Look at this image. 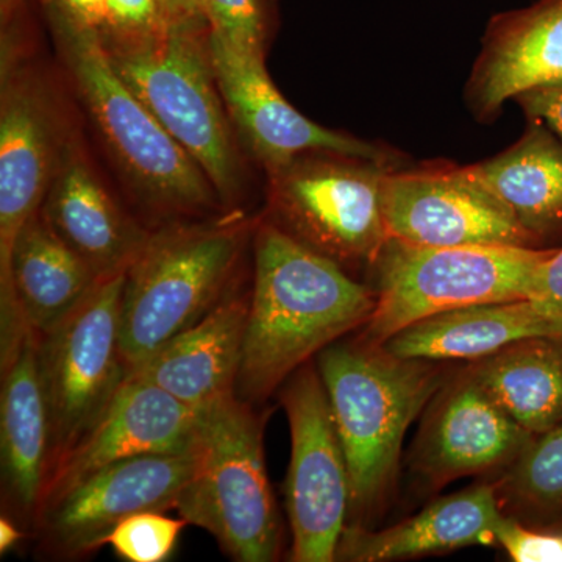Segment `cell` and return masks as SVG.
<instances>
[{
    "label": "cell",
    "mask_w": 562,
    "mask_h": 562,
    "mask_svg": "<svg viewBox=\"0 0 562 562\" xmlns=\"http://www.w3.org/2000/svg\"><path fill=\"white\" fill-rule=\"evenodd\" d=\"M41 213L101 279L127 272L151 233L111 198L80 144L69 135L63 140Z\"/></svg>",
    "instance_id": "18"
},
{
    "label": "cell",
    "mask_w": 562,
    "mask_h": 562,
    "mask_svg": "<svg viewBox=\"0 0 562 562\" xmlns=\"http://www.w3.org/2000/svg\"><path fill=\"white\" fill-rule=\"evenodd\" d=\"M101 280L41 210L33 214L14 243L9 273L0 280V362L9 360L31 328L44 333L69 316Z\"/></svg>",
    "instance_id": "17"
},
{
    "label": "cell",
    "mask_w": 562,
    "mask_h": 562,
    "mask_svg": "<svg viewBox=\"0 0 562 562\" xmlns=\"http://www.w3.org/2000/svg\"><path fill=\"white\" fill-rule=\"evenodd\" d=\"M210 55L228 117L266 171L310 151L394 165V155L384 147L328 131L295 110L269 77L265 55L236 49L211 32Z\"/></svg>",
    "instance_id": "13"
},
{
    "label": "cell",
    "mask_w": 562,
    "mask_h": 562,
    "mask_svg": "<svg viewBox=\"0 0 562 562\" xmlns=\"http://www.w3.org/2000/svg\"><path fill=\"white\" fill-rule=\"evenodd\" d=\"M194 468L195 443L188 452L144 454L92 473L38 513L33 530L41 557L80 560L133 514L176 509Z\"/></svg>",
    "instance_id": "11"
},
{
    "label": "cell",
    "mask_w": 562,
    "mask_h": 562,
    "mask_svg": "<svg viewBox=\"0 0 562 562\" xmlns=\"http://www.w3.org/2000/svg\"><path fill=\"white\" fill-rule=\"evenodd\" d=\"M251 243L254 283L236 395L257 405L322 350L364 327L375 292L265 217Z\"/></svg>",
    "instance_id": "1"
},
{
    "label": "cell",
    "mask_w": 562,
    "mask_h": 562,
    "mask_svg": "<svg viewBox=\"0 0 562 562\" xmlns=\"http://www.w3.org/2000/svg\"><path fill=\"white\" fill-rule=\"evenodd\" d=\"M250 290L241 284L190 330L132 369L177 401L202 412L236 394L241 369Z\"/></svg>",
    "instance_id": "21"
},
{
    "label": "cell",
    "mask_w": 562,
    "mask_h": 562,
    "mask_svg": "<svg viewBox=\"0 0 562 562\" xmlns=\"http://www.w3.org/2000/svg\"><path fill=\"white\" fill-rule=\"evenodd\" d=\"M550 335H562V327L531 299H522L480 303L425 317L395 333L383 347L413 360L473 362L520 339Z\"/></svg>",
    "instance_id": "23"
},
{
    "label": "cell",
    "mask_w": 562,
    "mask_h": 562,
    "mask_svg": "<svg viewBox=\"0 0 562 562\" xmlns=\"http://www.w3.org/2000/svg\"><path fill=\"white\" fill-rule=\"evenodd\" d=\"M531 301L562 327V247L543 265Z\"/></svg>",
    "instance_id": "32"
},
{
    "label": "cell",
    "mask_w": 562,
    "mask_h": 562,
    "mask_svg": "<svg viewBox=\"0 0 562 562\" xmlns=\"http://www.w3.org/2000/svg\"><path fill=\"white\" fill-rule=\"evenodd\" d=\"M316 366L349 468L351 525H364L386 501L405 432L442 390L446 371L361 338L331 344Z\"/></svg>",
    "instance_id": "2"
},
{
    "label": "cell",
    "mask_w": 562,
    "mask_h": 562,
    "mask_svg": "<svg viewBox=\"0 0 562 562\" xmlns=\"http://www.w3.org/2000/svg\"><path fill=\"white\" fill-rule=\"evenodd\" d=\"M183 517L172 519L162 512H143L122 520L103 539L121 560L162 562L169 560L183 528Z\"/></svg>",
    "instance_id": "27"
},
{
    "label": "cell",
    "mask_w": 562,
    "mask_h": 562,
    "mask_svg": "<svg viewBox=\"0 0 562 562\" xmlns=\"http://www.w3.org/2000/svg\"><path fill=\"white\" fill-rule=\"evenodd\" d=\"M46 7L77 94L140 199L171 216L216 210L222 202L209 177L122 79L101 32Z\"/></svg>",
    "instance_id": "3"
},
{
    "label": "cell",
    "mask_w": 562,
    "mask_h": 562,
    "mask_svg": "<svg viewBox=\"0 0 562 562\" xmlns=\"http://www.w3.org/2000/svg\"><path fill=\"white\" fill-rule=\"evenodd\" d=\"M22 0H0V14H2V27L5 29L13 20L14 13L20 10Z\"/></svg>",
    "instance_id": "36"
},
{
    "label": "cell",
    "mask_w": 562,
    "mask_h": 562,
    "mask_svg": "<svg viewBox=\"0 0 562 562\" xmlns=\"http://www.w3.org/2000/svg\"><path fill=\"white\" fill-rule=\"evenodd\" d=\"M528 120L542 122L562 139V81L531 88L514 99Z\"/></svg>",
    "instance_id": "31"
},
{
    "label": "cell",
    "mask_w": 562,
    "mask_h": 562,
    "mask_svg": "<svg viewBox=\"0 0 562 562\" xmlns=\"http://www.w3.org/2000/svg\"><path fill=\"white\" fill-rule=\"evenodd\" d=\"M44 2L95 31L102 32L105 27L106 0H44Z\"/></svg>",
    "instance_id": "33"
},
{
    "label": "cell",
    "mask_w": 562,
    "mask_h": 562,
    "mask_svg": "<svg viewBox=\"0 0 562 562\" xmlns=\"http://www.w3.org/2000/svg\"><path fill=\"white\" fill-rule=\"evenodd\" d=\"M557 249L417 246L390 238L373 262L375 308L360 338L383 346L414 322L480 305L522 301Z\"/></svg>",
    "instance_id": "7"
},
{
    "label": "cell",
    "mask_w": 562,
    "mask_h": 562,
    "mask_svg": "<svg viewBox=\"0 0 562 562\" xmlns=\"http://www.w3.org/2000/svg\"><path fill=\"white\" fill-rule=\"evenodd\" d=\"M24 538V530L7 514L0 517V554H7Z\"/></svg>",
    "instance_id": "35"
},
{
    "label": "cell",
    "mask_w": 562,
    "mask_h": 562,
    "mask_svg": "<svg viewBox=\"0 0 562 562\" xmlns=\"http://www.w3.org/2000/svg\"><path fill=\"white\" fill-rule=\"evenodd\" d=\"M2 505L22 527L35 525L50 461V424L38 371V333L29 330L0 362Z\"/></svg>",
    "instance_id": "20"
},
{
    "label": "cell",
    "mask_w": 562,
    "mask_h": 562,
    "mask_svg": "<svg viewBox=\"0 0 562 562\" xmlns=\"http://www.w3.org/2000/svg\"><path fill=\"white\" fill-rule=\"evenodd\" d=\"M101 36L125 83L201 166L221 202L232 203L241 191V161L211 61L209 22Z\"/></svg>",
    "instance_id": "5"
},
{
    "label": "cell",
    "mask_w": 562,
    "mask_h": 562,
    "mask_svg": "<svg viewBox=\"0 0 562 562\" xmlns=\"http://www.w3.org/2000/svg\"><path fill=\"white\" fill-rule=\"evenodd\" d=\"M158 0H106L102 35H143L165 24Z\"/></svg>",
    "instance_id": "30"
},
{
    "label": "cell",
    "mask_w": 562,
    "mask_h": 562,
    "mask_svg": "<svg viewBox=\"0 0 562 562\" xmlns=\"http://www.w3.org/2000/svg\"><path fill=\"white\" fill-rule=\"evenodd\" d=\"M495 546L516 562H562V531L536 527L503 513L495 527Z\"/></svg>",
    "instance_id": "29"
},
{
    "label": "cell",
    "mask_w": 562,
    "mask_h": 562,
    "mask_svg": "<svg viewBox=\"0 0 562 562\" xmlns=\"http://www.w3.org/2000/svg\"><path fill=\"white\" fill-rule=\"evenodd\" d=\"M557 81H562V0H539L492 18L465 102L476 120L487 122L522 92Z\"/></svg>",
    "instance_id": "19"
},
{
    "label": "cell",
    "mask_w": 562,
    "mask_h": 562,
    "mask_svg": "<svg viewBox=\"0 0 562 562\" xmlns=\"http://www.w3.org/2000/svg\"><path fill=\"white\" fill-rule=\"evenodd\" d=\"M125 276L102 279L69 316L38 333V371L50 424L49 469L101 419L131 375L121 347Z\"/></svg>",
    "instance_id": "9"
},
{
    "label": "cell",
    "mask_w": 562,
    "mask_h": 562,
    "mask_svg": "<svg viewBox=\"0 0 562 562\" xmlns=\"http://www.w3.org/2000/svg\"><path fill=\"white\" fill-rule=\"evenodd\" d=\"M266 414L238 395L198 412L195 468L176 512L239 562L280 554L279 513L266 471Z\"/></svg>",
    "instance_id": "6"
},
{
    "label": "cell",
    "mask_w": 562,
    "mask_h": 562,
    "mask_svg": "<svg viewBox=\"0 0 562 562\" xmlns=\"http://www.w3.org/2000/svg\"><path fill=\"white\" fill-rule=\"evenodd\" d=\"M291 431L284 495L294 562H331L347 527L350 475L316 361L306 362L280 387Z\"/></svg>",
    "instance_id": "10"
},
{
    "label": "cell",
    "mask_w": 562,
    "mask_h": 562,
    "mask_svg": "<svg viewBox=\"0 0 562 562\" xmlns=\"http://www.w3.org/2000/svg\"><path fill=\"white\" fill-rule=\"evenodd\" d=\"M387 235L430 247H542L468 166L391 169L383 184Z\"/></svg>",
    "instance_id": "12"
},
{
    "label": "cell",
    "mask_w": 562,
    "mask_h": 562,
    "mask_svg": "<svg viewBox=\"0 0 562 562\" xmlns=\"http://www.w3.org/2000/svg\"><path fill=\"white\" fill-rule=\"evenodd\" d=\"M394 165L310 151L268 171L265 220L344 269L373 266L390 239L383 184Z\"/></svg>",
    "instance_id": "8"
},
{
    "label": "cell",
    "mask_w": 562,
    "mask_h": 562,
    "mask_svg": "<svg viewBox=\"0 0 562 562\" xmlns=\"http://www.w3.org/2000/svg\"><path fill=\"white\" fill-rule=\"evenodd\" d=\"M502 516L495 484H476L439 498L424 512L384 530L347 525L335 561H397L495 546V527Z\"/></svg>",
    "instance_id": "22"
},
{
    "label": "cell",
    "mask_w": 562,
    "mask_h": 562,
    "mask_svg": "<svg viewBox=\"0 0 562 562\" xmlns=\"http://www.w3.org/2000/svg\"><path fill=\"white\" fill-rule=\"evenodd\" d=\"M495 486L501 505L525 524L546 527L562 516V422L535 436Z\"/></svg>",
    "instance_id": "26"
},
{
    "label": "cell",
    "mask_w": 562,
    "mask_h": 562,
    "mask_svg": "<svg viewBox=\"0 0 562 562\" xmlns=\"http://www.w3.org/2000/svg\"><path fill=\"white\" fill-rule=\"evenodd\" d=\"M66 133L44 81L2 55L0 92V280L24 225L38 213Z\"/></svg>",
    "instance_id": "14"
},
{
    "label": "cell",
    "mask_w": 562,
    "mask_h": 562,
    "mask_svg": "<svg viewBox=\"0 0 562 562\" xmlns=\"http://www.w3.org/2000/svg\"><path fill=\"white\" fill-rule=\"evenodd\" d=\"M210 32L236 49L265 55L266 0H201Z\"/></svg>",
    "instance_id": "28"
},
{
    "label": "cell",
    "mask_w": 562,
    "mask_h": 562,
    "mask_svg": "<svg viewBox=\"0 0 562 562\" xmlns=\"http://www.w3.org/2000/svg\"><path fill=\"white\" fill-rule=\"evenodd\" d=\"M195 435L198 413L161 387L128 375L101 419L50 465L40 512L114 462L144 454L188 452L194 447Z\"/></svg>",
    "instance_id": "15"
},
{
    "label": "cell",
    "mask_w": 562,
    "mask_h": 562,
    "mask_svg": "<svg viewBox=\"0 0 562 562\" xmlns=\"http://www.w3.org/2000/svg\"><path fill=\"white\" fill-rule=\"evenodd\" d=\"M166 22L206 21L201 0H158Z\"/></svg>",
    "instance_id": "34"
},
{
    "label": "cell",
    "mask_w": 562,
    "mask_h": 562,
    "mask_svg": "<svg viewBox=\"0 0 562 562\" xmlns=\"http://www.w3.org/2000/svg\"><path fill=\"white\" fill-rule=\"evenodd\" d=\"M255 224L228 216L172 221L151 232L125 276L121 347L128 371L190 330L239 286Z\"/></svg>",
    "instance_id": "4"
},
{
    "label": "cell",
    "mask_w": 562,
    "mask_h": 562,
    "mask_svg": "<svg viewBox=\"0 0 562 562\" xmlns=\"http://www.w3.org/2000/svg\"><path fill=\"white\" fill-rule=\"evenodd\" d=\"M414 450L431 486L513 464L535 436L524 430L465 369L443 384Z\"/></svg>",
    "instance_id": "16"
},
{
    "label": "cell",
    "mask_w": 562,
    "mask_h": 562,
    "mask_svg": "<svg viewBox=\"0 0 562 562\" xmlns=\"http://www.w3.org/2000/svg\"><path fill=\"white\" fill-rule=\"evenodd\" d=\"M468 371L532 436L561 424L562 335L520 339Z\"/></svg>",
    "instance_id": "25"
},
{
    "label": "cell",
    "mask_w": 562,
    "mask_h": 562,
    "mask_svg": "<svg viewBox=\"0 0 562 562\" xmlns=\"http://www.w3.org/2000/svg\"><path fill=\"white\" fill-rule=\"evenodd\" d=\"M546 527H552V528H554V530H561L562 531V516L560 517V519L554 520L553 524L546 525Z\"/></svg>",
    "instance_id": "37"
},
{
    "label": "cell",
    "mask_w": 562,
    "mask_h": 562,
    "mask_svg": "<svg viewBox=\"0 0 562 562\" xmlns=\"http://www.w3.org/2000/svg\"><path fill=\"white\" fill-rule=\"evenodd\" d=\"M468 169L541 246L562 233V139L542 122Z\"/></svg>",
    "instance_id": "24"
}]
</instances>
